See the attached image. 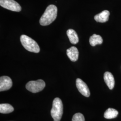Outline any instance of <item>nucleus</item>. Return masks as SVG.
Segmentation results:
<instances>
[{
  "mask_svg": "<svg viewBox=\"0 0 121 121\" xmlns=\"http://www.w3.org/2000/svg\"><path fill=\"white\" fill-rule=\"evenodd\" d=\"M57 8L53 4L48 5L40 17L39 23L41 26H47L52 23L56 18Z\"/></svg>",
  "mask_w": 121,
  "mask_h": 121,
  "instance_id": "f257e3e1",
  "label": "nucleus"
},
{
  "mask_svg": "<svg viewBox=\"0 0 121 121\" xmlns=\"http://www.w3.org/2000/svg\"><path fill=\"white\" fill-rule=\"evenodd\" d=\"M20 41L23 47L30 52L38 53L40 51V48L38 43L34 39L25 35L20 36Z\"/></svg>",
  "mask_w": 121,
  "mask_h": 121,
  "instance_id": "f03ea898",
  "label": "nucleus"
},
{
  "mask_svg": "<svg viewBox=\"0 0 121 121\" xmlns=\"http://www.w3.org/2000/svg\"><path fill=\"white\" fill-rule=\"evenodd\" d=\"M63 107L61 100L59 98H55L52 103L51 115L54 121H60L63 112Z\"/></svg>",
  "mask_w": 121,
  "mask_h": 121,
  "instance_id": "7ed1b4c3",
  "label": "nucleus"
},
{
  "mask_svg": "<svg viewBox=\"0 0 121 121\" xmlns=\"http://www.w3.org/2000/svg\"><path fill=\"white\" fill-rule=\"evenodd\" d=\"M45 86V83L42 79L30 81L26 83V89L32 93H37L42 91Z\"/></svg>",
  "mask_w": 121,
  "mask_h": 121,
  "instance_id": "20e7f679",
  "label": "nucleus"
},
{
  "mask_svg": "<svg viewBox=\"0 0 121 121\" xmlns=\"http://www.w3.org/2000/svg\"><path fill=\"white\" fill-rule=\"evenodd\" d=\"M0 5L5 9L15 12H20L22 10L20 5L14 0H0Z\"/></svg>",
  "mask_w": 121,
  "mask_h": 121,
  "instance_id": "39448f33",
  "label": "nucleus"
},
{
  "mask_svg": "<svg viewBox=\"0 0 121 121\" xmlns=\"http://www.w3.org/2000/svg\"><path fill=\"white\" fill-rule=\"evenodd\" d=\"M76 85L79 92L85 97H89L90 95L89 89L86 83L83 82L80 78H77L76 81Z\"/></svg>",
  "mask_w": 121,
  "mask_h": 121,
  "instance_id": "423d86ee",
  "label": "nucleus"
},
{
  "mask_svg": "<svg viewBox=\"0 0 121 121\" xmlns=\"http://www.w3.org/2000/svg\"><path fill=\"white\" fill-rule=\"evenodd\" d=\"M13 85L11 79L8 76H3L0 78V91H7L9 90Z\"/></svg>",
  "mask_w": 121,
  "mask_h": 121,
  "instance_id": "0eeeda50",
  "label": "nucleus"
},
{
  "mask_svg": "<svg viewBox=\"0 0 121 121\" xmlns=\"http://www.w3.org/2000/svg\"><path fill=\"white\" fill-rule=\"evenodd\" d=\"M104 82L107 84L109 89L112 90L115 84L114 77L112 73L109 72H106L104 73Z\"/></svg>",
  "mask_w": 121,
  "mask_h": 121,
  "instance_id": "6e6552de",
  "label": "nucleus"
},
{
  "mask_svg": "<svg viewBox=\"0 0 121 121\" xmlns=\"http://www.w3.org/2000/svg\"><path fill=\"white\" fill-rule=\"evenodd\" d=\"M110 13L108 10H104L101 13L95 15L94 19L97 22L104 23L108 21Z\"/></svg>",
  "mask_w": 121,
  "mask_h": 121,
  "instance_id": "1a4fd4ad",
  "label": "nucleus"
},
{
  "mask_svg": "<svg viewBox=\"0 0 121 121\" xmlns=\"http://www.w3.org/2000/svg\"><path fill=\"white\" fill-rule=\"evenodd\" d=\"M66 54L69 59L72 61H76L78 57V49L74 46H72L66 50Z\"/></svg>",
  "mask_w": 121,
  "mask_h": 121,
  "instance_id": "9d476101",
  "label": "nucleus"
},
{
  "mask_svg": "<svg viewBox=\"0 0 121 121\" xmlns=\"http://www.w3.org/2000/svg\"><path fill=\"white\" fill-rule=\"evenodd\" d=\"M66 34L71 43L73 44L78 43L79 39L78 35L75 30L72 29H69L67 30Z\"/></svg>",
  "mask_w": 121,
  "mask_h": 121,
  "instance_id": "9b49d317",
  "label": "nucleus"
},
{
  "mask_svg": "<svg viewBox=\"0 0 121 121\" xmlns=\"http://www.w3.org/2000/svg\"><path fill=\"white\" fill-rule=\"evenodd\" d=\"M89 43L92 46H95L97 44H101L103 43V39L99 35L93 34L89 39Z\"/></svg>",
  "mask_w": 121,
  "mask_h": 121,
  "instance_id": "f8f14e48",
  "label": "nucleus"
},
{
  "mask_svg": "<svg viewBox=\"0 0 121 121\" xmlns=\"http://www.w3.org/2000/svg\"><path fill=\"white\" fill-rule=\"evenodd\" d=\"M118 112L117 110L112 108H108L104 113V117L106 119H112L116 117Z\"/></svg>",
  "mask_w": 121,
  "mask_h": 121,
  "instance_id": "ddd939ff",
  "label": "nucleus"
},
{
  "mask_svg": "<svg viewBox=\"0 0 121 121\" xmlns=\"http://www.w3.org/2000/svg\"><path fill=\"white\" fill-rule=\"evenodd\" d=\"M14 110L13 106L9 104H0V112L1 113H9Z\"/></svg>",
  "mask_w": 121,
  "mask_h": 121,
  "instance_id": "4468645a",
  "label": "nucleus"
},
{
  "mask_svg": "<svg viewBox=\"0 0 121 121\" xmlns=\"http://www.w3.org/2000/svg\"><path fill=\"white\" fill-rule=\"evenodd\" d=\"M72 121H85V118L82 113H76L73 115Z\"/></svg>",
  "mask_w": 121,
  "mask_h": 121,
  "instance_id": "2eb2a0df",
  "label": "nucleus"
}]
</instances>
